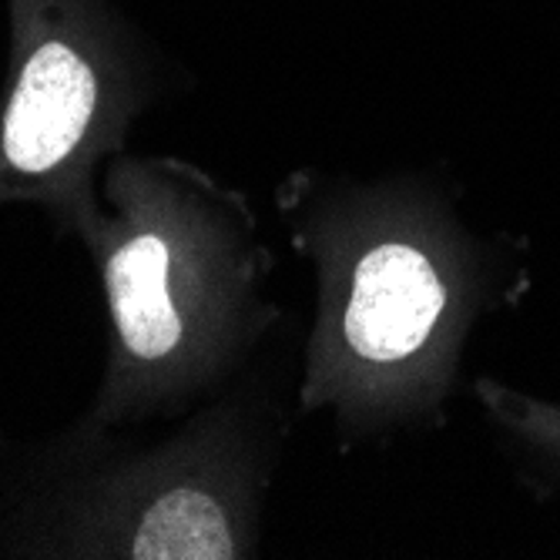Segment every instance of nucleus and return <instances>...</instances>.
<instances>
[{
	"label": "nucleus",
	"mask_w": 560,
	"mask_h": 560,
	"mask_svg": "<svg viewBox=\"0 0 560 560\" xmlns=\"http://www.w3.org/2000/svg\"><path fill=\"white\" fill-rule=\"evenodd\" d=\"M97 276L108 342L84 417L178 423L235 386L282 319L252 198L175 155H115L74 232Z\"/></svg>",
	"instance_id": "obj_1"
},
{
	"label": "nucleus",
	"mask_w": 560,
	"mask_h": 560,
	"mask_svg": "<svg viewBox=\"0 0 560 560\" xmlns=\"http://www.w3.org/2000/svg\"><path fill=\"white\" fill-rule=\"evenodd\" d=\"M295 256L313 269L299 410L326 413L342 453L436 417L467 316V252L406 175L302 165L276 188Z\"/></svg>",
	"instance_id": "obj_2"
},
{
	"label": "nucleus",
	"mask_w": 560,
	"mask_h": 560,
	"mask_svg": "<svg viewBox=\"0 0 560 560\" xmlns=\"http://www.w3.org/2000/svg\"><path fill=\"white\" fill-rule=\"evenodd\" d=\"M78 417L0 430V557L248 560L285 443L269 389L229 386L159 440Z\"/></svg>",
	"instance_id": "obj_3"
},
{
	"label": "nucleus",
	"mask_w": 560,
	"mask_h": 560,
	"mask_svg": "<svg viewBox=\"0 0 560 560\" xmlns=\"http://www.w3.org/2000/svg\"><path fill=\"white\" fill-rule=\"evenodd\" d=\"M14 27L0 101V209H37L58 238H74L151 88L101 0H14Z\"/></svg>",
	"instance_id": "obj_4"
}]
</instances>
